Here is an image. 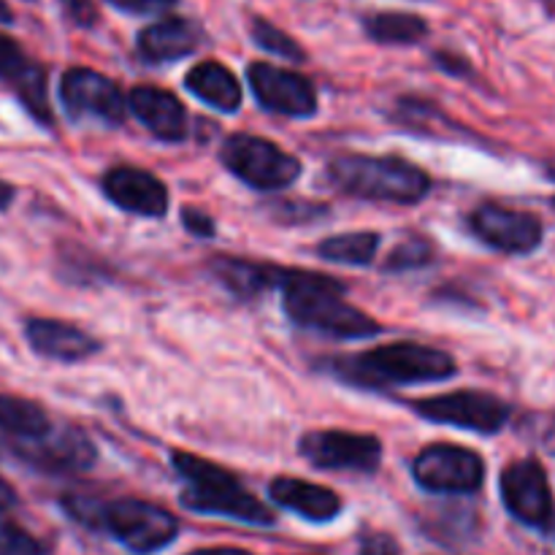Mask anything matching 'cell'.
Returning <instances> with one entry per match:
<instances>
[{"label": "cell", "instance_id": "cell-32", "mask_svg": "<svg viewBox=\"0 0 555 555\" xmlns=\"http://www.w3.org/2000/svg\"><path fill=\"white\" fill-rule=\"evenodd\" d=\"M63 5L70 20L79 22V25H92L98 20L95 0H63Z\"/></svg>", "mask_w": 555, "mask_h": 555}, {"label": "cell", "instance_id": "cell-8", "mask_svg": "<svg viewBox=\"0 0 555 555\" xmlns=\"http://www.w3.org/2000/svg\"><path fill=\"white\" fill-rule=\"evenodd\" d=\"M412 406L426 421L477 434H496L509 421V406L496 396L480 393V390H455V393L415 401Z\"/></svg>", "mask_w": 555, "mask_h": 555}, {"label": "cell", "instance_id": "cell-23", "mask_svg": "<svg viewBox=\"0 0 555 555\" xmlns=\"http://www.w3.org/2000/svg\"><path fill=\"white\" fill-rule=\"evenodd\" d=\"M363 30L372 41L388 43V47H406L426 38L428 25L417 14H404V11H385V14H372L363 20Z\"/></svg>", "mask_w": 555, "mask_h": 555}, {"label": "cell", "instance_id": "cell-16", "mask_svg": "<svg viewBox=\"0 0 555 555\" xmlns=\"http://www.w3.org/2000/svg\"><path fill=\"white\" fill-rule=\"evenodd\" d=\"M0 81L14 87L33 117L41 119L43 125L52 122V112L47 103V74L9 36H0Z\"/></svg>", "mask_w": 555, "mask_h": 555}, {"label": "cell", "instance_id": "cell-27", "mask_svg": "<svg viewBox=\"0 0 555 555\" xmlns=\"http://www.w3.org/2000/svg\"><path fill=\"white\" fill-rule=\"evenodd\" d=\"M434 260V244L423 236H410L393 247V253L385 260V271H412L423 269Z\"/></svg>", "mask_w": 555, "mask_h": 555}, {"label": "cell", "instance_id": "cell-31", "mask_svg": "<svg viewBox=\"0 0 555 555\" xmlns=\"http://www.w3.org/2000/svg\"><path fill=\"white\" fill-rule=\"evenodd\" d=\"M108 3L122 11H133V14H160L171 9L177 0H108Z\"/></svg>", "mask_w": 555, "mask_h": 555}, {"label": "cell", "instance_id": "cell-10", "mask_svg": "<svg viewBox=\"0 0 555 555\" xmlns=\"http://www.w3.org/2000/svg\"><path fill=\"white\" fill-rule=\"evenodd\" d=\"M60 98L65 112L74 119H98L112 128L122 125L128 112V98L119 92V87L92 68L65 70L60 81Z\"/></svg>", "mask_w": 555, "mask_h": 555}, {"label": "cell", "instance_id": "cell-24", "mask_svg": "<svg viewBox=\"0 0 555 555\" xmlns=\"http://www.w3.org/2000/svg\"><path fill=\"white\" fill-rule=\"evenodd\" d=\"M52 428L49 415L38 404L16 396H0V431L16 439L41 437Z\"/></svg>", "mask_w": 555, "mask_h": 555}, {"label": "cell", "instance_id": "cell-4", "mask_svg": "<svg viewBox=\"0 0 555 555\" xmlns=\"http://www.w3.org/2000/svg\"><path fill=\"white\" fill-rule=\"evenodd\" d=\"M328 182L356 198L385 204H417L431 190V179L401 157L341 155L328 163Z\"/></svg>", "mask_w": 555, "mask_h": 555}, {"label": "cell", "instance_id": "cell-13", "mask_svg": "<svg viewBox=\"0 0 555 555\" xmlns=\"http://www.w3.org/2000/svg\"><path fill=\"white\" fill-rule=\"evenodd\" d=\"M469 225L482 244L499 253L529 255L542 244V222L529 211L486 204L472 211Z\"/></svg>", "mask_w": 555, "mask_h": 555}, {"label": "cell", "instance_id": "cell-19", "mask_svg": "<svg viewBox=\"0 0 555 555\" xmlns=\"http://www.w3.org/2000/svg\"><path fill=\"white\" fill-rule=\"evenodd\" d=\"M201 27L182 16H166L139 33V54L146 63H173L201 47Z\"/></svg>", "mask_w": 555, "mask_h": 555}, {"label": "cell", "instance_id": "cell-18", "mask_svg": "<svg viewBox=\"0 0 555 555\" xmlns=\"http://www.w3.org/2000/svg\"><path fill=\"white\" fill-rule=\"evenodd\" d=\"M25 336L38 356L60 363L87 361V358L101 350V341L92 339L87 331L76 328V325L63 323V320H27Z\"/></svg>", "mask_w": 555, "mask_h": 555}, {"label": "cell", "instance_id": "cell-7", "mask_svg": "<svg viewBox=\"0 0 555 555\" xmlns=\"http://www.w3.org/2000/svg\"><path fill=\"white\" fill-rule=\"evenodd\" d=\"M417 486L431 493H475L486 480V464L461 444H428L412 464Z\"/></svg>", "mask_w": 555, "mask_h": 555}, {"label": "cell", "instance_id": "cell-30", "mask_svg": "<svg viewBox=\"0 0 555 555\" xmlns=\"http://www.w3.org/2000/svg\"><path fill=\"white\" fill-rule=\"evenodd\" d=\"M182 222H184V228H188L190 233H195V236H204V238L215 236V228L217 225H215V220H211V217L206 215V211L193 209V206H184Z\"/></svg>", "mask_w": 555, "mask_h": 555}, {"label": "cell", "instance_id": "cell-35", "mask_svg": "<svg viewBox=\"0 0 555 555\" xmlns=\"http://www.w3.org/2000/svg\"><path fill=\"white\" fill-rule=\"evenodd\" d=\"M190 555H253V553L238 551V547H206V551H195Z\"/></svg>", "mask_w": 555, "mask_h": 555}, {"label": "cell", "instance_id": "cell-17", "mask_svg": "<svg viewBox=\"0 0 555 555\" xmlns=\"http://www.w3.org/2000/svg\"><path fill=\"white\" fill-rule=\"evenodd\" d=\"M128 108L155 139L177 144L188 135V112L173 92L141 85L128 92Z\"/></svg>", "mask_w": 555, "mask_h": 555}, {"label": "cell", "instance_id": "cell-2", "mask_svg": "<svg viewBox=\"0 0 555 555\" xmlns=\"http://www.w3.org/2000/svg\"><path fill=\"white\" fill-rule=\"evenodd\" d=\"M328 369L341 383L358 385V388L439 383V379L455 377L459 372L448 352L439 347L417 345V341H393V345L374 347L358 356L334 358Z\"/></svg>", "mask_w": 555, "mask_h": 555}, {"label": "cell", "instance_id": "cell-37", "mask_svg": "<svg viewBox=\"0 0 555 555\" xmlns=\"http://www.w3.org/2000/svg\"><path fill=\"white\" fill-rule=\"evenodd\" d=\"M0 22H3V25L5 22H11V9L5 5V0H0Z\"/></svg>", "mask_w": 555, "mask_h": 555}, {"label": "cell", "instance_id": "cell-20", "mask_svg": "<svg viewBox=\"0 0 555 555\" xmlns=\"http://www.w3.org/2000/svg\"><path fill=\"white\" fill-rule=\"evenodd\" d=\"M269 493L280 507L314 520V524H328L341 513V499L331 488L296 480V477H276L269 486Z\"/></svg>", "mask_w": 555, "mask_h": 555}, {"label": "cell", "instance_id": "cell-22", "mask_svg": "<svg viewBox=\"0 0 555 555\" xmlns=\"http://www.w3.org/2000/svg\"><path fill=\"white\" fill-rule=\"evenodd\" d=\"M184 85L195 98H201L211 108L236 112L242 106V87H238L236 76L217 60H204V63L193 65Z\"/></svg>", "mask_w": 555, "mask_h": 555}, {"label": "cell", "instance_id": "cell-15", "mask_svg": "<svg viewBox=\"0 0 555 555\" xmlns=\"http://www.w3.org/2000/svg\"><path fill=\"white\" fill-rule=\"evenodd\" d=\"M103 193L122 211L139 217H163L168 211V190L155 173L135 166H117L103 177Z\"/></svg>", "mask_w": 555, "mask_h": 555}, {"label": "cell", "instance_id": "cell-33", "mask_svg": "<svg viewBox=\"0 0 555 555\" xmlns=\"http://www.w3.org/2000/svg\"><path fill=\"white\" fill-rule=\"evenodd\" d=\"M437 63L442 65V68L448 70V74H466V70H469V65H466L464 60L453 57V54H444V52L437 54Z\"/></svg>", "mask_w": 555, "mask_h": 555}, {"label": "cell", "instance_id": "cell-3", "mask_svg": "<svg viewBox=\"0 0 555 555\" xmlns=\"http://www.w3.org/2000/svg\"><path fill=\"white\" fill-rule=\"evenodd\" d=\"M63 504L70 518L92 529L108 531L128 551L141 555L163 551L179 534V520L168 509L141 499H117L101 504L85 496H68Z\"/></svg>", "mask_w": 555, "mask_h": 555}, {"label": "cell", "instance_id": "cell-29", "mask_svg": "<svg viewBox=\"0 0 555 555\" xmlns=\"http://www.w3.org/2000/svg\"><path fill=\"white\" fill-rule=\"evenodd\" d=\"M358 555H401V553H399V542H396L393 537L383 534V531H374V534L363 537Z\"/></svg>", "mask_w": 555, "mask_h": 555}, {"label": "cell", "instance_id": "cell-14", "mask_svg": "<svg viewBox=\"0 0 555 555\" xmlns=\"http://www.w3.org/2000/svg\"><path fill=\"white\" fill-rule=\"evenodd\" d=\"M502 499L504 507L520 524L534 526V529H542V526L551 524L553 493L540 461L524 459L509 464L502 472Z\"/></svg>", "mask_w": 555, "mask_h": 555}, {"label": "cell", "instance_id": "cell-5", "mask_svg": "<svg viewBox=\"0 0 555 555\" xmlns=\"http://www.w3.org/2000/svg\"><path fill=\"white\" fill-rule=\"evenodd\" d=\"M173 469L184 477L188 488L182 493V504L193 513L222 515V518L242 520L253 526H271L274 513L263 502L253 496L247 488L222 466L198 459L190 453H173Z\"/></svg>", "mask_w": 555, "mask_h": 555}, {"label": "cell", "instance_id": "cell-36", "mask_svg": "<svg viewBox=\"0 0 555 555\" xmlns=\"http://www.w3.org/2000/svg\"><path fill=\"white\" fill-rule=\"evenodd\" d=\"M11 201H14V188L5 182H0V209H9Z\"/></svg>", "mask_w": 555, "mask_h": 555}, {"label": "cell", "instance_id": "cell-1", "mask_svg": "<svg viewBox=\"0 0 555 555\" xmlns=\"http://www.w3.org/2000/svg\"><path fill=\"white\" fill-rule=\"evenodd\" d=\"M282 304L296 325L334 339H366L379 334V323L352 307L345 298V285L334 276L314 271H282Z\"/></svg>", "mask_w": 555, "mask_h": 555}, {"label": "cell", "instance_id": "cell-26", "mask_svg": "<svg viewBox=\"0 0 555 555\" xmlns=\"http://www.w3.org/2000/svg\"><path fill=\"white\" fill-rule=\"evenodd\" d=\"M249 33H253V41L258 43L260 49H266L269 54H276L282 60H293V63H301L307 57L304 47H298L296 38L287 36L285 30H280L276 25H271L263 16H253L249 22Z\"/></svg>", "mask_w": 555, "mask_h": 555}, {"label": "cell", "instance_id": "cell-21", "mask_svg": "<svg viewBox=\"0 0 555 555\" xmlns=\"http://www.w3.org/2000/svg\"><path fill=\"white\" fill-rule=\"evenodd\" d=\"M211 271H215L217 280H220L233 296L249 301V298L260 296V293L271 291V287H280L282 271L285 269L255 263V260L228 258V255H220V258L211 260Z\"/></svg>", "mask_w": 555, "mask_h": 555}, {"label": "cell", "instance_id": "cell-9", "mask_svg": "<svg viewBox=\"0 0 555 555\" xmlns=\"http://www.w3.org/2000/svg\"><path fill=\"white\" fill-rule=\"evenodd\" d=\"M14 453L47 475H79L95 464V444L79 428H49L41 437L14 439Z\"/></svg>", "mask_w": 555, "mask_h": 555}, {"label": "cell", "instance_id": "cell-34", "mask_svg": "<svg viewBox=\"0 0 555 555\" xmlns=\"http://www.w3.org/2000/svg\"><path fill=\"white\" fill-rule=\"evenodd\" d=\"M16 504V493L14 488L9 486V482L0 477V513H5V509H11Z\"/></svg>", "mask_w": 555, "mask_h": 555}, {"label": "cell", "instance_id": "cell-6", "mask_svg": "<svg viewBox=\"0 0 555 555\" xmlns=\"http://www.w3.org/2000/svg\"><path fill=\"white\" fill-rule=\"evenodd\" d=\"M222 163L233 177L255 190H282L293 184L301 173V163L269 139L249 133H236L222 144Z\"/></svg>", "mask_w": 555, "mask_h": 555}, {"label": "cell", "instance_id": "cell-28", "mask_svg": "<svg viewBox=\"0 0 555 555\" xmlns=\"http://www.w3.org/2000/svg\"><path fill=\"white\" fill-rule=\"evenodd\" d=\"M0 555H47L43 542L0 515Z\"/></svg>", "mask_w": 555, "mask_h": 555}, {"label": "cell", "instance_id": "cell-12", "mask_svg": "<svg viewBox=\"0 0 555 555\" xmlns=\"http://www.w3.org/2000/svg\"><path fill=\"white\" fill-rule=\"evenodd\" d=\"M255 98L269 112L282 117H312L318 112V90L307 76L271 63H253L247 68Z\"/></svg>", "mask_w": 555, "mask_h": 555}, {"label": "cell", "instance_id": "cell-25", "mask_svg": "<svg viewBox=\"0 0 555 555\" xmlns=\"http://www.w3.org/2000/svg\"><path fill=\"white\" fill-rule=\"evenodd\" d=\"M379 249V236L372 231L345 233V236H331L318 244V253L323 260L345 266H366L372 263Z\"/></svg>", "mask_w": 555, "mask_h": 555}, {"label": "cell", "instance_id": "cell-11", "mask_svg": "<svg viewBox=\"0 0 555 555\" xmlns=\"http://www.w3.org/2000/svg\"><path fill=\"white\" fill-rule=\"evenodd\" d=\"M298 453L318 469L328 472H374L383 459L377 437L350 431H309L298 442Z\"/></svg>", "mask_w": 555, "mask_h": 555}]
</instances>
